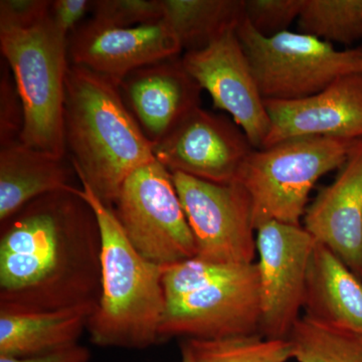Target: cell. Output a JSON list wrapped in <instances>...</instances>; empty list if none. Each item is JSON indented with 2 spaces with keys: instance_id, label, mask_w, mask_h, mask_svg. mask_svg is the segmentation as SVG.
Instances as JSON below:
<instances>
[{
  "instance_id": "1",
  "label": "cell",
  "mask_w": 362,
  "mask_h": 362,
  "mask_svg": "<svg viewBox=\"0 0 362 362\" xmlns=\"http://www.w3.org/2000/svg\"><path fill=\"white\" fill-rule=\"evenodd\" d=\"M0 225V312L97 309L101 230L74 185L33 199Z\"/></svg>"
},
{
  "instance_id": "2",
  "label": "cell",
  "mask_w": 362,
  "mask_h": 362,
  "mask_svg": "<svg viewBox=\"0 0 362 362\" xmlns=\"http://www.w3.org/2000/svg\"><path fill=\"white\" fill-rule=\"evenodd\" d=\"M64 132L78 180L109 207L132 173L156 161L152 144L126 106L119 85L71 64Z\"/></svg>"
},
{
  "instance_id": "3",
  "label": "cell",
  "mask_w": 362,
  "mask_h": 362,
  "mask_svg": "<svg viewBox=\"0 0 362 362\" xmlns=\"http://www.w3.org/2000/svg\"><path fill=\"white\" fill-rule=\"evenodd\" d=\"M75 192L94 209L102 237V290L88 331L100 347L145 349L160 342L166 308L163 267L143 258L130 244L113 209L86 183Z\"/></svg>"
},
{
  "instance_id": "4",
  "label": "cell",
  "mask_w": 362,
  "mask_h": 362,
  "mask_svg": "<svg viewBox=\"0 0 362 362\" xmlns=\"http://www.w3.org/2000/svg\"><path fill=\"white\" fill-rule=\"evenodd\" d=\"M356 140L304 137L254 149L235 182L251 197L257 228L276 221L301 226L317 181L338 170Z\"/></svg>"
},
{
  "instance_id": "5",
  "label": "cell",
  "mask_w": 362,
  "mask_h": 362,
  "mask_svg": "<svg viewBox=\"0 0 362 362\" xmlns=\"http://www.w3.org/2000/svg\"><path fill=\"white\" fill-rule=\"evenodd\" d=\"M0 49L13 71L25 110L20 141L65 158L68 37L47 18L30 30H0Z\"/></svg>"
},
{
  "instance_id": "6",
  "label": "cell",
  "mask_w": 362,
  "mask_h": 362,
  "mask_svg": "<svg viewBox=\"0 0 362 362\" xmlns=\"http://www.w3.org/2000/svg\"><path fill=\"white\" fill-rule=\"evenodd\" d=\"M235 33L264 100L303 99L343 76L362 73L358 47L340 51L325 40L289 30L264 37L246 20Z\"/></svg>"
},
{
  "instance_id": "7",
  "label": "cell",
  "mask_w": 362,
  "mask_h": 362,
  "mask_svg": "<svg viewBox=\"0 0 362 362\" xmlns=\"http://www.w3.org/2000/svg\"><path fill=\"white\" fill-rule=\"evenodd\" d=\"M112 209L130 244L143 258L166 267L197 257L194 237L173 173L159 162L132 173Z\"/></svg>"
},
{
  "instance_id": "8",
  "label": "cell",
  "mask_w": 362,
  "mask_h": 362,
  "mask_svg": "<svg viewBox=\"0 0 362 362\" xmlns=\"http://www.w3.org/2000/svg\"><path fill=\"white\" fill-rule=\"evenodd\" d=\"M261 314L258 264L226 265L194 291L166 300L160 342L261 335Z\"/></svg>"
},
{
  "instance_id": "9",
  "label": "cell",
  "mask_w": 362,
  "mask_h": 362,
  "mask_svg": "<svg viewBox=\"0 0 362 362\" xmlns=\"http://www.w3.org/2000/svg\"><path fill=\"white\" fill-rule=\"evenodd\" d=\"M173 178L197 258L221 265L256 263L257 230L247 190L238 182L218 185L181 173H173Z\"/></svg>"
},
{
  "instance_id": "10",
  "label": "cell",
  "mask_w": 362,
  "mask_h": 362,
  "mask_svg": "<svg viewBox=\"0 0 362 362\" xmlns=\"http://www.w3.org/2000/svg\"><path fill=\"white\" fill-rule=\"evenodd\" d=\"M317 240L303 226L270 221L257 228L261 335L288 339L303 309L307 270Z\"/></svg>"
},
{
  "instance_id": "11",
  "label": "cell",
  "mask_w": 362,
  "mask_h": 362,
  "mask_svg": "<svg viewBox=\"0 0 362 362\" xmlns=\"http://www.w3.org/2000/svg\"><path fill=\"white\" fill-rule=\"evenodd\" d=\"M254 147L233 120L199 107L152 147L171 173L218 183L235 182Z\"/></svg>"
},
{
  "instance_id": "12",
  "label": "cell",
  "mask_w": 362,
  "mask_h": 362,
  "mask_svg": "<svg viewBox=\"0 0 362 362\" xmlns=\"http://www.w3.org/2000/svg\"><path fill=\"white\" fill-rule=\"evenodd\" d=\"M181 61L214 106L232 116L255 149L263 148L270 117L237 33H226L202 51L185 52Z\"/></svg>"
},
{
  "instance_id": "13",
  "label": "cell",
  "mask_w": 362,
  "mask_h": 362,
  "mask_svg": "<svg viewBox=\"0 0 362 362\" xmlns=\"http://www.w3.org/2000/svg\"><path fill=\"white\" fill-rule=\"evenodd\" d=\"M182 52L165 21L134 26L109 28L88 21L68 37L71 65L82 66L120 85L133 71L175 58Z\"/></svg>"
},
{
  "instance_id": "14",
  "label": "cell",
  "mask_w": 362,
  "mask_h": 362,
  "mask_svg": "<svg viewBox=\"0 0 362 362\" xmlns=\"http://www.w3.org/2000/svg\"><path fill=\"white\" fill-rule=\"evenodd\" d=\"M264 101L271 126L263 148L294 138L362 139V73L343 76L313 96Z\"/></svg>"
},
{
  "instance_id": "15",
  "label": "cell",
  "mask_w": 362,
  "mask_h": 362,
  "mask_svg": "<svg viewBox=\"0 0 362 362\" xmlns=\"http://www.w3.org/2000/svg\"><path fill=\"white\" fill-rule=\"evenodd\" d=\"M126 106L152 147L201 105L202 89L180 57L137 69L119 85Z\"/></svg>"
},
{
  "instance_id": "16",
  "label": "cell",
  "mask_w": 362,
  "mask_h": 362,
  "mask_svg": "<svg viewBox=\"0 0 362 362\" xmlns=\"http://www.w3.org/2000/svg\"><path fill=\"white\" fill-rule=\"evenodd\" d=\"M303 226L362 281V139L307 207Z\"/></svg>"
},
{
  "instance_id": "17",
  "label": "cell",
  "mask_w": 362,
  "mask_h": 362,
  "mask_svg": "<svg viewBox=\"0 0 362 362\" xmlns=\"http://www.w3.org/2000/svg\"><path fill=\"white\" fill-rule=\"evenodd\" d=\"M303 309L316 322L362 329V281L319 242L309 261Z\"/></svg>"
},
{
  "instance_id": "18",
  "label": "cell",
  "mask_w": 362,
  "mask_h": 362,
  "mask_svg": "<svg viewBox=\"0 0 362 362\" xmlns=\"http://www.w3.org/2000/svg\"><path fill=\"white\" fill-rule=\"evenodd\" d=\"M96 308L71 307L47 312H0V356L30 358L78 344Z\"/></svg>"
},
{
  "instance_id": "19",
  "label": "cell",
  "mask_w": 362,
  "mask_h": 362,
  "mask_svg": "<svg viewBox=\"0 0 362 362\" xmlns=\"http://www.w3.org/2000/svg\"><path fill=\"white\" fill-rule=\"evenodd\" d=\"M65 158L16 142L0 148V223L28 202L71 185Z\"/></svg>"
},
{
  "instance_id": "20",
  "label": "cell",
  "mask_w": 362,
  "mask_h": 362,
  "mask_svg": "<svg viewBox=\"0 0 362 362\" xmlns=\"http://www.w3.org/2000/svg\"><path fill=\"white\" fill-rule=\"evenodd\" d=\"M162 6L185 52L206 49L245 21L244 0H162Z\"/></svg>"
},
{
  "instance_id": "21",
  "label": "cell",
  "mask_w": 362,
  "mask_h": 362,
  "mask_svg": "<svg viewBox=\"0 0 362 362\" xmlns=\"http://www.w3.org/2000/svg\"><path fill=\"white\" fill-rule=\"evenodd\" d=\"M288 340L293 359L298 362H362V329L302 316Z\"/></svg>"
},
{
  "instance_id": "22",
  "label": "cell",
  "mask_w": 362,
  "mask_h": 362,
  "mask_svg": "<svg viewBox=\"0 0 362 362\" xmlns=\"http://www.w3.org/2000/svg\"><path fill=\"white\" fill-rule=\"evenodd\" d=\"M300 33L325 42L351 45L362 40V0H304Z\"/></svg>"
},
{
  "instance_id": "23",
  "label": "cell",
  "mask_w": 362,
  "mask_h": 362,
  "mask_svg": "<svg viewBox=\"0 0 362 362\" xmlns=\"http://www.w3.org/2000/svg\"><path fill=\"white\" fill-rule=\"evenodd\" d=\"M181 345L195 362H287L293 359L288 339L262 335L218 340H185Z\"/></svg>"
},
{
  "instance_id": "24",
  "label": "cell",
  "mask_w": 362,
  "mask_h": 362,
  "mask_svg": "<svg viewBox=\"0 0 362 362\" xmlns=\"http://www.w3.org/2000/svg\"><path fill=\"white\" fill-rule=\"evenodd\" d=\"M90 21L109 28H134L163 18L162 0H96Z\"/></svg>"
},
{
  "instance_id": "25",
  "label": "cell",
  "mask_w": 362,
  "mask_h": 362,
  "mask_svg": "<svg viewBox=\"0 0 362 362\" xmlns=\"http://www.w3.org/2000/svg\"><path fill=\"white\" fill-rule=\"evenodd\" d=\"M304 0H244L245 20L259 35L273 37L298 20Z\"/></svg>"
},
{
  "instance_id": "26",
  "label": "cell",
  "mask_w": 362,
  "mask_h": 362,
  "mask_svg": "<svg viewBox=\"0 0 362 362\" xmlns=\"http://www.w3.org/2000/svg\"><path fill=\"white\" fill-rule=\"evenodd\" d=\"M0 71V145L4 147L20 142L25 126V110L13 71L6 59L1 61Z\"/></svg>"
},
{
  "instance_id": "27",
  "label": "cell",
  "mask_w": 362,
  "mask_h": 362,
  "mask_svg": "<svg viewBox=\"0 0 362 362\" xmlns=\"http://www.w3.org/2000/svg\"><path fill=\"white\" fill-rule=\"evenodd\" d=\"M52 0H1L0 30H30L49 18Z\"/></svg>"
},
{
  "instance_id": "28",
  "label": "cell",
  "mask_w": 362,
  "mask_h": 362,
  "mask_svg": "<svg viewBox=\"0 0 362 362\" xmlns=\"http://www.w3.org/2000/svg\"><path fill=\"white\" fill-rule=\"evenodd\" d=\"M92 6L90 0H52L49 21L59 33L69 37Z\"/></svg>"
},
{
  "instance_id": "29",
  "label": "cell",
  "mask_w": 362,
  "mask_h": 362,
  "mask_svg": "<svg viewBox=\"0 0 362 362\" xmlns=\"http://www.w3.org/2000/svg\"><path fill=\"white\" fill-rule=\"evenodd\" d=\"M90 351L83 345L77 344L62 351L49 356L30 357V358H13L0 356V362H90Z\"/></svg>"
},
{
  "instance_id": "30",
  "label": "cell",
  "mask_w": 362,
  "mask_h": 362,
  "mask_svg": "<svg viewBox=\"0 0 362 362\" xmlns=\"http://www.w3.org/2000/svg\"><path fill=\"white\" fill-rule=\"evenodd\" d=\"M181 362H195L190 352L181 345Z\"/></svg>"
},
{
  "instance_id": "31",
  "label": "cell",
  "mask_w": 362,
  "mask_h": 362,
  "mask_svg": "<svg viewBox=\"0 0 362 362\" xmlns=\"http://www.w3.org/2000/svg\"><path fill=\"white\" fill-rule=\"evenodd\" d=\"M358 49H359V51H361V52L362 54V44L361 45H359Z\"/></svg>"
}]
</instances>
